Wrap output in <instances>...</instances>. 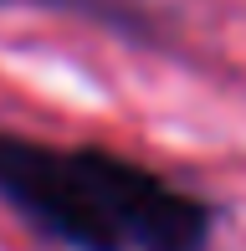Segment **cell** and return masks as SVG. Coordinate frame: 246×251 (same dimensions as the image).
<instances>
[{
	"instance_id": "1",
	"label": "cell",
	"mask_w": 246,
	"mask_h": 251,
	"mask_svg": "<svg viewBox=\"0 0 246 251\" xmlns=\"http://www.w3.org/2000/svg\"><path fill=\"white\" fill-rule=\"evenodd\" d=\"M0 210L62 251H210L216 205L103 144L0 128Z\"/></svg>"
},
{
	"instance_id": "2",
	"label": "cell",
	"mask_w": 246,
	"mask_h": 251,
	"mask_svg": "<svg viewBox=\"0 0 246 251\" xmlns=\"http://www.w3.org/2000/svg\"><path fill=\"white\" fill-rule=\"evenodd\" d=\"M0 5H36V10H67V16H87V21H103V26L123 31H149V10L139 0H0Z\"/></svg>"
}]
</instances>
